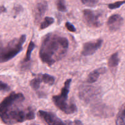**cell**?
<instances>
[{"instance_id": "1", "label": "cell", "mask_w": 125, "mask_h": 125, "mask_svg": "<svg viewBox=\"0 0 125 125\" xmlns=\"http://www.w3.org/2000/svg\"><path fill=\"white\" fill-rule=\"evenodd\" d=\"M21 93L12 92L0 103V118L8 125L22 123L35 118L33 109L25 104Z\"/></svg>"}, {"instance_id": "2", "label": "cell", "mask_w": 125, "mask_h": 125, "mask_svg": "<svg viewBox=\"0 0 125 125\" xmlns=\"http://www.w3.org/2000/svg\"><path fill=\"white\" fill-rule=\"evenodd\" d=\"M69 41L66 38L50 33L43 38L39 57L44 63L51 66L61 60L68 52Z\"/></svg>"}, {"instance_id": "3", "label": "cell", "mask_w": 125, "mask_h": 125, "mask_svg": "<svg viewBox=\"0 0 125 125\" xmlns=\"http://www.w3.org/2000/svg\"><path fill=\"white\" fill-rule=\"evenodd\" d=\"M26 36L23 34L19 38L12 39L6 45L0 44V62H4L11 60L23 49V45Z\"/></svg>"}, {"instance_id": "4", "label": "cell", "mask_w": 125, "mask_h": 125, "mask_svg": "<svg viewBox=\"0 0 125 125\" xmlns=\"http://www.w3.org/2000/svg\"><path fill=\"white\" fill-rule=\"evenodd\" d=\"M72 80L71 79L66 80L64 86L62 88L61 93L59 95L53 96L52 101L54 104L62 112L66 114H73L76 112L77 109L76 105L73 103H68V94L70 89L71 83Z\"/></svg>"}, {"instance_id": "5", "label": "cell", "mask_w": 125, "mask_h": 125, "mask_svg": "<svg viewBox=\"0 0 125 125\" xmlns=\"http://www.w3.org/2000/svg\"><path fill=\"white\" fill-rule=\"evenodd\" d=\"M101 90L96 86H89V85H82L79 89V97L85 103L94 104L99 103V100L101 98ZM93 104V105H94Z\"/></svg>"}, {"instance_id": "6", "label": "cell", "mask_w": 125, "mask_h": 125, "mask_svg": "<svg viewBox=\"0 0 125 125\" xmlns=\"http://www.w3.org/2000/svg\"><path fill=\"white\" fill-rule=\"evenodd\" d=\"M84 20L85 23L91 28H99L101 26L99 18L101 17L100 13L93 11L90 9H85L83 11Z\"/></svg>"}, {"instance_id": "7", "label": "cell", "mask_w": 125, "mask_h": 125, "mask_svg": "<svg viewBox=\"0 0 125 125\" xmlns=\"http://www.w3.org/2000/svg\"><path fill=\"white\" fill-rule=\"evenodd\" d=\"M38 114L48 125H68L66 121H62L53 113L39 110Z\"/></svg>"}, {"instance_id": "8", "label": "cell", "mask_w": 125, "mask_h": 125, "mask_svg": "<svg viewBox=\"0 0 125 125\" xmlns=\"http://www.w3.org/2000/svg\"><path fill=\"white\" fill-rule=\"evenodd\" d=\"M103 42V39H99L85 43L83 45L82 55L85 56L93 55L101 47Z\"/></svg>"}, {"instance_id": "9", "label": "cell", "mask_w": 125, "mask_h": 125, "mask_svg": "<svg viewBox=\"0 0 125 125\" xmlns=\"http://www.w3.org/2000/svg\"><path fill=\"white\" fill-rule=\"evenodd\" d=\"M91 111L96 116L107 117L112 115L113 112L109 107H107L103 103H97L91 105Z\"/></svg>"}, {"instance_id": "10", "label": "cell", "mask_w": 125, "mask_h": 125, "mask_svg": "<svg viewBox=\"0 0 125 125\" xmlns=\"http://www.w3.org/2000/svg\"><path fill=\"white\" fill-rule=\"evenodd\" d=\"M123 23V19L119 14H114L109 18L107 26L110 31H116L121 28Z\"/></svg>"}, {"instance_id": "11", "label": "cell", "mask_w": 125, "mask_h": 125, "mask_svg": "<svg viewBox=\"0 0 125 125\" xmlns=\"http://www.w3.org/2000/svg\"><path fill=\"white\" fill-rule=\"evenodd\" d=\"M47 9V3L45 1H41L37 4L34 9V19L36 22H39Z\"/></svg>"}, {"instance_id": "12", "label": "cell", "mask_w": 125, "mask_h": 125, "mask_svg": "<svg viewBox=\"0 0 125 125\" xmlns=\"http://www.w3.org/2000/svg\"><path fill=\"white\" fill-rule=\"evenodd\" d=\"M107 69L106 68L104 67H102V68H99L98 69H95V70L93 71L92 72L89 74L88 75L87 78V82L88 83H93L95 82L97 80H98V77L100 76L101 74H104L106 72Z\"/></svg>"}, {"instance_id": "13", "label": "cell", "mask_w": 125, "mask_h": 125, "mask_svg": "<svg viewBox=\"0 0 125 125\" xmlns=\"http://www.w3.org/2000/svg\"><path fill=\"white\" fill-rule=\"evenodd\" d=\"M116 125H125V104L121 107L116 116Z\"/></svg>"}, {"instance_id": "14", "label": "cell", "mask_w": 125, "mask_h": 125, "mask_svg": "<svg viewBox=\"0 0 125 125\" xmlns=\"http://www.w3.org/2000/svg\"><path fill=\"white\" fill-rule=\"evenodd\" d=\"M119 61H120V58H119L118 56V53L116 52L113 54L110 57L109 61H108V65L110 68L114 69L116 67H117Z\"/></svg>"}, {"instance_id": "15", "label": "cell", "mask_w": 125, "mask_h": 125, "mask_svg": "<svg viewBox=\"0 0 125 125\" xmlns=\"http://www.w3.org/2000/svg\"><path fill=\"white\" fill-rule=\"evenodd\" d=\"M39 75L41 78L42 81L49 85H53L55 82V79L53 76L47 74H39Z\"/></svg>"}, {"instance_id": "16", "label": "cell", "mask_w": 125, "mask_h": 125, "mask_svg": "<svg viewBox=\"0 0 125 125\" xmlns=\"http://www.w3.org/2000/svg\"><path fill=\"white\" fill-rule=\"evenodd\" d=\"M35 47V44H34V43L33 41L30 42V44L28 45V47L27 49V51H26L25 58L23 60V63H27L28 62H29L30 61V60H31V53H32L33 50L34 49Z\"/></svg>"}, {"instance_id": "17", "label": "cell", "mask_w": 125, "mask_h": 125, "mask_svg": "<svg viewBox=\"0 0 125 125\" xmlns=\"http://www.w3.org/2000/svg\"><path fill=\"white\" fill-rule=\"evenodd\" d=\"M41 78L40 77V76L39 75V74L38 75V76L34 78L33 79L31 80L30 82V85L32 87V88L34 90H38L39 89V88L40 87V85L42 82Z\"/></svg>"}, {"instance_id": "18", "label": "cell", "mask_w": 125, "mask_h": 125, "mask_svg": "<svg viewBox=\"0 0 125 125\" xmlns=\"http://www.w3.org/2000/svg\"><path fill=\"white\" fill-rule=\"evenodd\" d=\"M54 21H55V20H54L53 18L50 17H45V19H44L42 23L41 24L40 29L41 30H43V29L46 28L48 26H49L50 25H51L52 24H53Z\"/></svg>"}, {"instance_id": "19", "label": "cell", "mask_w": 125, "mask_h": 125, "mask_svg": "<svg viewBox=\"0 0 125 125\" xmlns=\"http://www.w3.org/2000/svg\"><path fill=\"white\" fill-rule=\"evenodd\" d=\"M56 5L59 11L66 12L67 10L65 0H56Z\"/></svg>"}, {"instance_id": "20", "label": "cell", "mask_w": 125, "mask_h": 125, "mask_svg": "<svg viewBox=\"0 0 125 125\" xmlns=\"http://www.w3.org/2000/svg\"><path fill=\"white\" fill-rule=\"evenodd\" d=\"M125 4V1H117L115 2V3H111V4H109L108 5L109 9H117V8H120L121 6H122L123 4Z\"/></svg>"}, {"instance_id": "21", "label": "cell", "mask_w": 125, "mask_h": 125, "mask_svg": "<svg viewBox=\"0 0 125 125\" xmlns=\"http://www.w3.org/2000/svg\"><path fill=\"white\" fill-rule=\"evenodd\" d=\"M82 3L90 7L95 6L98 3V0H81Z\"/></svg>"}, {"instance_id": "22", "label": "cell", "mask_w": 125, "mask_h": 125, "mask_svg": "<svg viewBox=\"0 0 125 125\" xmlns=\"http://www.w3.org/2000/svg\"><path fill=\"white\" fill-rule=\"evenodd\" d=\"M10 86L6 83L0 81V91H10Z\"/></svg>"}, {"instance_id": "23", "label": "cell", "mask_w": 125, "mask_h": 125, "mask_svg": "<svg viewBox=\"0 0 125 125\" xmlns=\"http://www.w3.org/2000/svg\"><path fill=\"white\" fill-rule=\"evenodd\" d=\"M65 26L69 31H71V32H75V31H76V28H75V26H74L73 24L71 23L70 22L66 23Z\"/></svg>"}, {"instance_id": "24", "label": "cell", "mask_w": 125, "mask_h": 125, "mask_svg": "<svg viewBox=\"0 0 125 125\" xmlns=\"http://www.w3.org/2000/svg\"><path fill=\"white\" fill-rule=\"evenodd\" d=\"M68 125H83V123L80 120H74V121H66Z\"/></svg>"}, {"instance_id": "25", "label": "cell", "mask_w": 125, "mask_h": 125, "mask_svg": "<svg viewBox=\"0 0 125 125\" xmlns=\"http://www.w3.org/2000/svg\"><path fill=\"white\" fill-rule=\"evenodd\" d=\"M6 11V9L5 8V7L3 6H0V14Z\"/></svg>"}]
</instances>
